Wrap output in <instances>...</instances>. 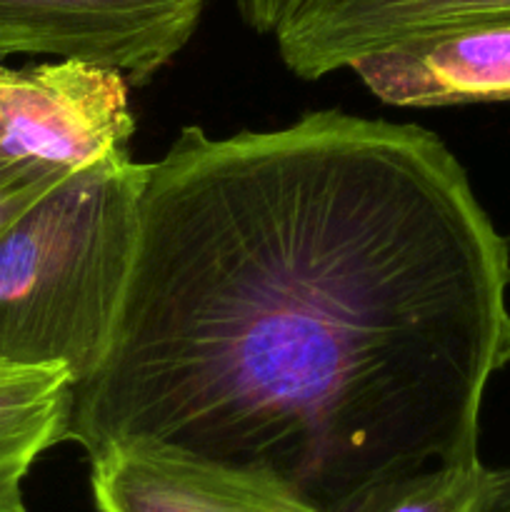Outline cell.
<instances>
[{
  "instance_id": "obj_1",
  "label": "cell",
  "mask_w": 510,
  "mask_h": 512,
  "mask_svg": "<svg viewBox=\"0 0 510 512\" xmlns=\"http://www.w3.org/2000/svg\"><path fill=\"white\" fill-rule=\"evenodd\" d=\"M508 293L510 240L433 130L345 110L223 138L185 125L148 163L68 443L180 445L335 512L478 460Z\"/></svg>"
},
{
  "instance_id": "obj_2",
  "label": "cell",
  "mask_w": 510,
  "mask_h": 512,
  "mask_svg": "<svg viewBox=\"0 0 510 512\" xmlns=\"http://www.w3.org/2000/svg\"><path fill=\"white\" fill-rule=\"evenodd\" d=\"M148 163L115 155L73 170L0 228V360L65 368L103 360L123 303Z\"/></svg>"
},
{
  "instance_id": "obj_3",
  "label": "cell",
  "mask_w": 510,
  "mask_h": 512,
  "mask_svg": "<svg viewBox=\"0 0 510 512\" xmlns=\"http://www.w3.org/2000/svg\"><path fill=\"white\" fill-rule=\"evenodd\" d=\"M128 85L118 70L83 60L0 65V155L55 173L130 155Z\"/></svg>"
},
{
  "instance_id": "obj_4",
  "label": "cell",
  "mask_w": 510,
  "mask_h": 512,
  "mask_svg": "<svg viewBox=\"0 0 510 512\" xmlns=\"http://www.w3.org/2000/svg\"><path fill=\"white\" fill-rule=\"evenodd\" d=\"M205 0H0V55H53L148 85L190 43Z\"/></svg>"
},
{
  "instance_id": "obj_5",
  "label": "cell",
  "mask_w": 510,
  "mask_h": 512,
  "mask_svg": "<svg viewBox=\"0 0 510 512\" xmlns=\"http://www.w3.org/2000/svg\"><path fill=\"white\" fill-rule=\"evenodd\" d=\"M95 512H323L268 470L160 440H120L88 453Z\"/></svg>"
},
{
  "instance_id": "obj_6",
  "label": "cell",
  "mask_w": 510,
  "mask_h": 512,
  "mask_svg": "<svg viewBox=\"0 0 510 512\" xmlns=\"http://www.w3.org/2000/svg\"><path fill=\"white\" fill-rule=\"evenodd\" d=\"M510 23V0H308L275 33L280 60L320 80L418 35Z\"/></svg>"
},
{
  "instance_id": "obj_7",
  "label": "cell",
  "mask_w": 510,
  "mask_h": 512,
  "mask_svg": "<svg viewBox=\"0 0 510 512\" xmlns=\"http://www.w3.org/2000/svg\"><path fill=\"white\" fill-rule=\"evenodd\" d=\"M350 70L395 108L510 103V23L418 35L355 60Z\"/></svg>"
},
{
  "instance_id": "obj_8",
  "label": "cell",
  "mask_w": 510,
  "mask_h": 512,
  "mask_svg": "<svg viewBox=\"0 0 510 512\" xmlns=\"http://www.w3.org/2000/svg\"><path fill=\"white\" fill-rule=\"evenodd\" d=\"M73 390L65 368L0 360V512H28L25 478L40 455L68 443Z\"/></svg>"
},
{
  "instance_id": "obj_9",
  "label": "cell",
  "mask_w": 510,
  "mask_h": 512,
  "mask_svg": "<svg viewBox=\"0 0 510 512\" xmlns=\"http://www.w3.org/2000/svg\"><path fill=\"white\" fill-rule=\"evenodd\" d=\"M493 468L478 460L435 465L365 490L335 512H488Z\"/></svg>"
},
{
  "instance_id": "obj_10",
  "label": "cell",
  "mask_w": 510,
  "mask_h": 512,
  "mask_svg": "<svg viewBox=\"0 0 510 512\" xmlns=\"http://www.w3.org/2000/svg\"><path fill=\"white\" fill-rule=\"evenodd\" d=\"M65 175L68 173H55V170L38 168V165L10 163L0 155V228L18 218L25 208H30Z\"/></svg>"
},
{
  "instance_id": "obj_11",
  "label": "cell",
  "mask_w": 510,
  "mask_h": 512,
  "mask_svg": "<svg viewBox=\"0 0 510 512\" xmlns=\"http://www.w3.org/2000/svg\"><path fill=\"white\" fill-rule=\"evenodd\" d=\"M308 0H235L240 18L258 35H275Z\"/></svg>"
},
{
  "instance_id": "obj_12",
  "label": "cell",
  "mask_w": 510,
  "mask_h": 512,
  "mask_svg": "<svg viewBox=\"0 0 510 512\" xmlns=\"http://www.w3.org/2000/svg\"><path fill=\"white\" fill-rule=\"evenodd\" d=\"M488 512H510V465L508 468L493 470Z\"/></svg>"
}]
</instances>
